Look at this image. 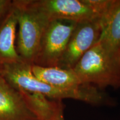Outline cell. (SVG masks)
Masks as SVG:
<instances>
[{
  "label": "cell",
  "mask_w": 120,
  "mask_h": 120,
  "mask_svg": "<svg viewBox=\"0 0 120 120\" xmlns=\"http://www.w3.org/2000/svg\"><path fill=\"white\" fill-rule=\"evenodd\" d=\"M72 70L82 84L103 90L120 88V54L109 52L100 41L79 60Z\"/></svg>",
  "instance_id": "6da1fadb"
},
{
  "label": "cell",
  "mask_w": 120,
  "mask_h": 120,
  "mask_svg": "<svg viewBox=\"0 0 120 120\" xmlns=\"http://www.w3.org/2000/svg\"><path fill=\"white\" fill-rule=\"evenodd\" d=\"M19 26L16 46L22 61L33 64L43 34L50 22L38 8L35 0L12 1Z\"/></svg>",
  "instance_id": "7a4b0ae2"
},
{
  "label": "cell",
  "mask_w": 120,
  "mask_h": 120,
  "mask_svg": "<svg viewBox=\"0 0 120 120\" xmlns=\"http://www.w3.org/2000/svg\"><path fill=\"white\" fill-rule=\"evenodd\" d=\"M77 23L66 19L51 21L43 34L33 64L57 67Z\"/></svg>",
  "instance_id": "3957f363"
},
{
  "label": "cell",
  "mask_w": 120,
  "mask_h": 120,
  "mask_svg": "<svg viewBox=\"0 0 120 120\" xmlns=\"http://www.w3.org/2000/svg\"><path fill=\"white\" fill-rule=\"evenodd\" d=\"M31 66L32 64L22 60L4 64L0 67V75L17 90L40 93L53 100L62 101L70 98L69 90L55 87L38 80L33 74Z\"/></svg>",
  "instance_id": "277c9868"
},
{
  "label": "cell",
  "mask_w": 120,
  "mask_h": 120,
  "mask_svg": "<svg viewBox=\"0 0 120 120\" xmlns=\"http://www.w3.org/2000/svg\"><path fill=\"white\" fill-rule=\"evenodd\" d=\"M101 19L78 23L57 67L72 70L84 55L100 40Z\"/></svg>",
  "instance_id": "5b68a950"
},
{
  "label": "cell",
  "mask_w": 120,
  "mask_h": 120,
  "mask_svg": "<svg viewBox=\"0 0 120 120\" xmlns=\"http://www.w3.org/2000/svg\"><path fill=\"white\" fill-rule=\"evenodd\" d=\"M50 21L60 19L76 22L100 19L87 0H35Z\"/></svg>",
  "instance_id": "8992f818"
},
{
  "label": "cell",
  "mask_w": 120,
  "mask_h": 120,
  "mask_svg": "<svg viewBox=\"0 0 120 120\" xmlns=\"http://www.w3.org/2000/svg\"><path fill=\"white\" fill-rule=\"evenodd\" d=\"M0 120H38L19 90L0 75Z\"/></svg>",
  "instance_id": "52a82bcc"
},
{
  "label": "cell",
  "mask_w": 120,
  "mask_h": 120,
  "mask_svg": "<svg viewBox=\"0 0 120 120\" xmlns=\"http://www.w3.org/2000/svg\"><path fill=\"white\" fill-rule=\"evenodd\" d=\"M17 14L12 4L0 22V67L22 61L16 46Z\"/></svg>",
  "instance_id": "ba28073f"
},
{
  "label": "cell",
  "mask_w": 120,
  "mask_h": 120,
  "mask_svg": "<svg viewBox=\"0 0 120 120\" xmlns=\"http://www.w3.org/2000/svg\"><path fill=\"white\" fill-rule=\"evenodd\" d=\"M18 90L38 120H59L64 117V105L61 100L49 98L40 93Z\"/></svg>",
  "instance_id": "9c48e42d"
},
{
  "label": "cell",
  "mask_w": 120,
  "mask_h": 120,
  "mask_svg": "<svg viewBox=\"0 0 120 120\" xmlns=\"http://www.w3.org/2000/svg\"><path fill=\"white\" fill-rule=\"evenodd\" d=\"M31 70L38 80L60 89H76L83 85L73 70L34 64H32Z\"/></svg>",
  "instance_id": "30bf717a"
},
{
  "label": "cell",
  "mask_w": 120,
  "mask_h": 120,
  "mask_svg": "<svg viewBox=\"0 0 120 120\" xmlns=\"http://www.w3.org/2000/svg\"><path fill=\"white\" fill-rule=\"evenodd\" d=\"M101 20L99 41L109 52L120 54V0H116L109 13Z\"/></svg>",
  "instance_id": "8fae6325"
},
{
  "label": "cell",
  "mask_w": 120,
  "mask_h": 120,
  "mask_svg": "<svg viewBox=\"0 0 120 120\" xmlns=\"http://www.w3.org/2000/svg\"><path fill=\"white\" fill-rule=\"evenodd\" d=\"M12 1L0 0V22L11 6Z\"/></svg>",
  "instance_id": "7c38bea8"
},
{
  "label": "cell",
  "mask_w": 120,
  "mask_h": 120,
  "mask_svg": "<svg viewBox=\"0 0 120 120\" xmlns=\"http://www.w3.org/2000/svg\"><path fill=\"white\" fill-rule=\"evenodd\" d=\"M59 120H64V117H62V118H61Z\"/></svg>",
  "instance_id": "4fadbf2b"
}]
</instances>
